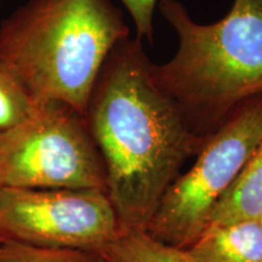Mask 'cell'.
<instances>
[{"instance_id":"obj_1","label":"cell","mask_w":262,"mask_h":262,"mask_svg":"<svg viewBox=\"0 0 262 262\" xmlns=\"http://www.w3.org/2000/svg\"><path fill=\"white\" fill-rule=\"evenodd\" d=\"M152 64L142 39L118 41L97 75L85 113L120 231H145L183 163L208 139L189 126L157 85Z\"/></svg>"},{"instance_id":"obj_2","label":"cell","mask_w":262,"mask_h":262,"mask_svg":"<svg viewBox=\"0 0 262 262\" xmlns=\"http://www.w3.org/2000/svg\"><path fill=\"white\" fill-rule=\"evenodd\" d=\"M130 37L112 0H27L0 24V73L33 103L86 113L114 45Z\"/></svg>"},{"instance_id":"obj_3","label":"cell","mask_w":262,"mask_h":262,"mask_svg":"<svg viewBox=\"0 0 262 262\" xmlns=\"http://www.w3.org/2000/svg\"><path fill=\"white\" fill-rule=\"evenodd\" d=\"M157 6L178 50L152 64L153 79L198 135H211L242 103L262 96V0H233L210 25L195 22L180 0Z\"/></svg>"},{"instance_id":"obj_4","label":"cell","mask_w":262,"mask_h":262,"mask_svg":"<svg viewBox=\"0 0 262 262\" xmlns=\"http://www.w3.org/2000/svg\"><path fill=\"white\" fill-rule=\"evenodd\" d=\"M0 182L106 192V169L84 114L60 102L33 103L25 119L0 130Z\"/></svg>"},{"instance_id":"obj_5","label":"cell","mask_w":262,"mask_h":262,"mask_svg":"<svg viewBox=\"0 0 262 262\" xmlns=\"http://www.w3.org/2000/svg\"><path fill=\"white\" fill-rule=\"evenodd\" d=\"M261 141L262 96L242 103L208 136L195 163L170 186L145 231L163 243L188 248Z\"/></svg>"},{"instance_id":"obj_6","label":"cell","mask_w":262,"mask_h":262,"mask_svg":"<svg viewBox=\"0 0 262 262\" xmlns=\"http://www.w3.org/2000/svg\"><path fill=\"white\" fill-rule=\"evenodd\" d=\"M119 233L116 210L100 189L0 187L2 239L97 254Z\"/></svg>"},{"instance_id":"obj_7","label":"cell","mask_w":262,"mask_h":262,"mask_svg":"<svg viewBox=\"0 0 262 262\" xmlns=\"http://www.w3.org/2000/svg\"><path fill=\"white\" fill-rule=\"evenodd\" d=\"M196 262H262L258 219L209 225L186 248Z\"/></svg>"},{"instance_id":"obj_8","label":"cell","mask_w":262,"mask_h":262,"mask_svg":"<svg viewBox=\"0 0 262 262\" xmlns=\"http://www.w3.org/2000/svg\"><path fill=\"white\" fill-rule=\"evenodd\" d=\"M262 211V141L237 179L216 202L209 225L258 219Z\"/></svg>"},{"instance_id":"obj_9","label":"cell","mask_w":262,"mask_h":262,"mask_svg":"<svg viewBox=\"0 0 262 262\" xmlns=\"http://www.w3.org/2000/svg\"><path fill=\"white\" fill-rule=\"evenodd\" d=\"M96 255L106 262H196L186 249L157 241L146 231H120Z\"/></svg>"},{"instance_id":"obj_10","label":"cell","mask_w":262,"mask_h":262,"mask_svg":"<svg viewBox=\"0 0 262 262\" xmlns=\"http://www.w3.org/2000/svg\"><path fill=\"white\" fill-rule=\"evenodd\" d=\"M0 262H98V256L77 249L35 247L3 239L0 242Z\"/></svg>"},{"instance_id":"obj_11","label":"cell","mask_w":262,"mask_h":262,"mask_svg":"<svg viewBox=\"0 0 262 262\" xmlns=\"http://www.w3.org/2000/svg\"><path fill=\"white\" fill-rule=\"evenodd\" d=\"M33 102L14 81L0 73V130L8 129L25 119Z\"/></svg>"},{"instance_id":"obj_12","label":"cell","mask_w":262,"mask_h":262,"mask_svg":"<svg viewBox=\"0 0 262 262\" xmlns=\"http://www.w3.org/2000/svg\"><path fill=\"white\" fill-rule=\"evenodd\" d=\"M133 18L136 37L153 41V16L159 0H120Z\"/></svg>"},{"instance_id":"obj_13","label":"cell","mask_w":262,"mask_h":262,"mask_svg":"<svg viewBox=\"0 0 262 262\" xmlns=\"http://www.w3.org/2000/svg\"><path fill=\"white\" fill-rule=\"evenodd\" d=\"M258 221H260V224H261V226H262V211H261L260 216H258Z\"/></svg>"},{"instance_id":"obj_14","label":"cell","mask_w":262,"mask_h":262,"mask_svg":"<svg viewBox=\"0 0 262 262\" xmlns=\"http://www.w3.org/2000/svg\"><path fill=\"white\" fill-rule=\"evenodd\" d=\"M98 262H106V261H103L102 258H101V257H98Z\"/></svg>"},{"instance_id":"obj_15","label":"cell","mask_w":262,"mask_h":262,"mask_svg":"<svg viewBox=\"0 0 262 262\" xmlns=\"http://www.w3.org/2000/svg\"><path fill=\"white\" fill-rule=\"evenodd\" d=\"M0 187H2V182H0ZM3 239H2V235H0V242H2Z\"/></svg>"}]
</instances>
